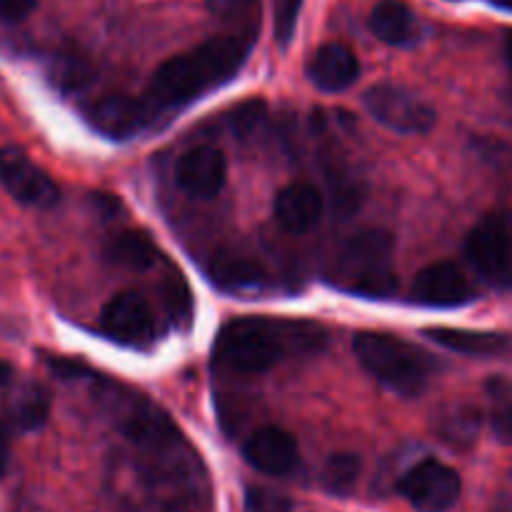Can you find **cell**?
Segmentation results:
<instances>
[{"label":"cell","instance_id":"cell-29","mask_svg":"<svg viewBox=\"0 0 512 512\" xmlns=\"http://www.w3.org/2000/svg\"><path fill=\"white\" fill-rule=\"evenodd\" d=\"M38 0H0V20L5 23H18L30 10L35 8Z\"/></svg>","mask_w":512,"mask_h":512},{"label":"cell","instance_id":"cell-33","mask_svg":"<svg viewBox=\"0 0 512 512\" xmlns=\"http://www.w3.org/2000/svg\"><path fill=\"white\" fill-rule=\"evenodd\" d=\"M505 58H508V65L512 68V33L508 35V40H505Z\"/></svg>","mask_w":512,"mask_h":512},{"label":"cell","instance_id":"cell-30","mask_svg":"<svg viewBox=\"0 0 512 512\" xmlns=\"http://www.w3.org/2000/svg\"><path fill=\"white\" fill-rule=\"evenodd\" d=\"M493 433L495 438L503 440V443H512V405L500 410L493 418Z\"/></svg>","mask_w":512,"mask_h":512},{"label":"cell","instance_id":"cell-20","mask_svg":"<svg viewBox=\"0 0 512 512\" xmlns=\"http://www.w3.org/2000/svg\"><path fill=\"white\" fill-rule=\"evenodd\" d=\"M5 413L18 430L43 428L50 415V398L40 385H20L5 400Z\"/></svg>","mask_w":512,"mask_h":512},{"label":"cell","instance_id":"cell-4","mask_svg":"<svg viewBox=\"0 0 512 512\" xmlns=\"http://www.w3.org/2000/svg\"><path fill=\"white\" fill-rule=\"evenodd\" d=\"M353 350L358 363L395 395L418 398L430 383L438 363L425 350L415 348L403 338L388 333H360L355 335Z\"/></svg>","mask_w":512,"mask_h":512},{"label":"cell","instance_id":"cell-23","mask_svg":"<svg viewBox=\"0 0 512 512\" xmlns=\"http://www.w3.org/2000/svg\"><path fill=\"white\" fill-rule=\"evenodd\" d=\"M205 5L215 18L238 25L253 38L255 25L260 23V0H205Z\"/></svg>","mask_w":512,"mask_h":512},{"label":"cell","instance_id":"cell-21","mask_svg":"<svg viewBox=\"0 0 512 512\" xmlns=\"http://www.w3.org/2000/svg\"><path fill=\"white\" fill-rule=\"evenodd\" d=\"M95 68L83 53L78 50H65V53L55 55L53 65H50V80L58 85L65 93H75L83 90L85 85L93 83Z\"/></svg>","mask_w":512,"mask_h":512},{"label":"cell","instance_id":"cell-31","mask_svg":"<svg viewBox=\"0 0 512 512\" xmlns=\"http://www.w3.org/2000/svg\"><path fill=\"white\" fill-rule=\"evenodd\" d=\"M5 468H8V440H5L3 428H0V478H3Z\"/></svg>","mask_w":512,"mask_h":512},{"label":"cell","instance_id":"cell-11","mask_svg":"<svg viewBox=\"0 0 512 512\" xmlns=\"http://www.w3.org/2000/svg\"><path fill=\"white\" fill-rule=\"evenodd\" d=\"M413 298L430 308H455L475 298L468 275L455 263L440 260V263L425 265L413 280Z\"/></svg>","mask_w":512,"mask_h":512},{"label":"cell","instance_id":"cell-27","mask_svg":"<svg viewBox=\"0 0 512 512\" xmlns=\"http://www.w3.org/2000/svg\"><path fill=\"white\" fill-rule=\"evenodd\" d=\"M245 512H293V503L288 495L273 488H248Z\"/></svg>","mask_w":512,"mask_h":512},{"label":"cell","instance_id":"cell-8","mask_svg":"<svg viewBox=\"0 0 512 512\" xmlns=\"http://www.w3.org/2000/svg\"><path fill=\"white\" fill-rule=\"evenodd\" d=\"M100 330L125 348H150L155 343L153 308L140 293L123 290L105 303Z\"/></svg>","mask_w":512,"mask_h":512},{"label":"cell","instance_id":"cell-13","mask_svg":"<svg viewBox=\"0 0 512 512\" xmlns=\"http://www.w3.org/2000/svg\"><path fill=\"white\" fill-rule=\"evenodd\" d=\"M243 455L265 475H288L298 465L300 450L293 435L283 428H258L243 445Z\"/></svg>","mask_w":512,"mask_h":512},{"label":"cell","instance_id":"cell-28","mask_svg":"<svg viewBox=\"0 0 512 512\" xmlns=\"http://www.w3.org/2000/svg\"><path fill=\"white\" fill-rule=\"evenodd\" d=\"M165 303H168L170 315L175 320H190V310H193V300H190V290L183 280H173L165 288Z\"/></svg>","mask_w":512,"mask_h":512},{"label":"cell","instance_id":"cell-17","mask_svg":"<svg viewBox=\"0 0 512 512\" xmlns=\"http://www.w3.org/2000/svg\"><path fill=\"white\" fill-rule=\"evenodd\" d=\"M370 30L383 43L405 48L420 38V23L408 3L403 0H380L370 13Z\"/></svg>","mask_w":512,"mask_h":512},{"label":"cell","instance_id":"cell-24","mask_svg":"<svg viewBox=\"0 0 512 512\" xmlns=\"http://www.w3.org/2000/svg\"><path fill=\"white\" fill-rule=\"evenodd\" d=\"M265 118H268V108L263 100H248L230 113V128L238 138H250L263 128Z\"/></svg>","mask_w":512,"mask_h":512},{"label":"cell","instance_id":"cell-2","mask_svg":"<svg viewBox=\"0 0 512 512\" xmlns=\"http://www.w3.org/2000/svg\"><path fill=\"white\" fill-rule=\"evenodd\" d=\"M325 340L313 323L273 318H240L220 330L213 360L220 370L238 375L268 373L290 353H305Z\"/></svg>","mask_w":512,"mask_h":512},{"label":"cell","instance_id":"cell-34","mask_svg":"<svg viewBox=\"0 0 512 512\" xmlns=\"http://www.w3.org/2000/svg\"><path fill=\"white\" fill-rule=\"evenodd\" d=\"M493 512H512V500H503L500 505H495Z\"/></svg>","mask_w":512,"mask_h":512},{"label":"cell","instance_id":"cell-6","mask_svg":"<svg viewBox=\"0 0 512 512\" xmlns=\"http://www.w3.org/2000/svg\"><path fill=\"white\" fill-rule=\"evenodd\" d=\"M465 253L485 280L512 288V215H490L470 230Z\"/></svg>","mask_w":512,"mask_h":512},{"label":"cell","instance_id":"cell-35","mask_svg":"<svg viewBox=\"0 0 512 512\" xmlns=\"http://www.w3.org/2000/svg\"><path fill=\"white\" fill-rule=\"evenodd\" d=\"M490 3H495V5H498V8L512 10V0H490Z\"/></svg>","mask_w":512,"mask_h":512},{"label":"cell","instance_id":"cell-10","mask_svg":"<svg viewBox=\"0 0 512 512\" xmlns=\"http://www.w3.org/2000/svg\"><path fill=\"white\" fill-rule=\"evenodd\" d=\"M155 110L150 108L148 100L130 98V95H103L95 103L88 105L85 118L98 130L100 135L113 140H125L138 135L140 130L148 128Z\"/></svg>","mask_w":512,"mask_h":512},{"label":"cell","instance_id":"cell-32","mask_svg":"<svg viewBox=\"0 0 512 512\" xmlns=\"http://www.w3.org/2000/svg\"><path fill=\"white\" fill-rule=\"evenodd\" d=\"M10 380H13V365L5 363V360H0V388H5Z\"/></svg>","mask_w":512,"mask_h":512},{"label":"cell","instance_id":"cell-18","mask_svg":"<svg viewBox=\"0 0 512 512\" xmlns=\"http://www.w3.org/2000/svg\"><path fill=\"white\" fill-rule=\"evenodd\" d=\"M210 280L225 293H250L268 285L263 265L245 255H218L208 268Z\"/></svg>","mask_w":512,"mask_h":512},{"label":"cell","instance_id":"cell-15","mask_svg":"<svg viewBox=\"0 0 512 512\" xmlns=\"http://www.w3.org/2000/svg\"><path fill=\"white\" fill-rule=\"evenodd\" d=\"M360 75V60L348 45L325 43L310 55L308 78L315 88L325 93H340L350 88Z\"/></svg>","mask_w":512,"mask_h":512},{"label":"cell","instance_id":"cell-16","mask_svg":"<svg viewBox=\"0 0 512 512\" xmlns=\"http://www.w3.org/2000/svg\"><path fill=\"white\" fill-rule=\"evenodd\" d=\"M433 343L450 353H460L465 358H503L512 353V340L503 333H485V330L465 328H428L425 330Z\"/></svg>","mask_w":512,"mask_h":512},{"label":"cell","instance_id":"cell-3","mask_svg":"<svg viewBox=\"0 0 512 512\" xmlns=\"http://www.w3.org/2000/svg\"><path fill=\"white\" fill-rule=\"evenodd\" d=\"M395 240L388 230H355L328 258L325 278L335 288L363 298H390L398 290Z\"/></svg>","mask_w":512,"mask_h":512},{"label":"cell","instance_id":"cell-19","mask_svg":"<svg viewBox=\"0 0 512 512\" xmlns=\"http://www.w3.org/2000/svg\"><path fill=\"white\" fill-rule=\"evenodd\" d=\"M103 258L108 260L115 268L125 270H148L153 268L155 260H158V248L153 245V240L145 233L138 230H123V233H115L113 238L105 243Z\"/></svg>","mask_w":512,"mask_h":512},{"label":"cell","instance_id":"cell-1","mask_svg":"<svg viewBox=\"0 0 512 512\" xmlns=\"http://www.w3.org/2000/svg\"><path fill=\"white\" fill-rule=\"evenodd\" d=\"M250 38L220 35L200 43L198 48L165 60L148 85V105L158 110L183 108L203 98L218 85L228 83L248 58Z\"/></svg>","mask_w":512,"mask_h":512},{"label":"cell","instance_id":"cell-22","mask_svg":"<svg viewBox=\"0 0 512 512\" xmlns=\"http://www.w3.org/2000/svg\"><path fill=\"white\" fill-rule=\"evenodd\" d=\"M363 470V460L355 453H335L323 465V488L333 495H348L355 488Z\"/></svg>","mask_w":512,"mask_h":512},{"label":"cell","instance_id":"cell-25","mask_svg":"<svg viewBox=\"0 0 512 512\" xmlns=\"http://www.w3.org/2000/svg\"><path fill=\"white\" fill-rule=\"evenodd\" d=\"M305 0H273V18H275V40L280 45H288L293 40L295 28H298L300 10Z\"/></svg>","mask_w":512,"mask_h":512},{"label":"cell","instance_id":"cell-7","mask_svg":"<svg viewBox=\"0 0 512 512\" xmlns=\"http://www.w3.org/2000/svg\"><path fill=\"white\" fill-rule=\"evenodd\" d=\"M400 495L420 512H445L460 498V475L440 460L413 465L398 483Z\"/></svg>","mask_w":512,"mask_h":512},{"label":"cell","instance_id":"cell-5","mask_svg":"<svg viewBox=\"0 0 512 512\" xmlns=\"http://www.w3.org/2000/svg\"><path fill=\"white\" fill-rule=\"evenodd\" d=\"M365 108L368 113L385 125L388 130L400 135H423L435 125L433 105L425 103L418 93L403 88V85L380 83L365 90Z\"/></svg>","mask_w":512,"mask_h":512},{"label":"cell","instance_id":"cell-12","mask_svg":"<svg viewBox=\"0 0 512 512\" xmlns=\"http://www.w3.org/2000/svg\"><path fill=\"white\" fill-rule=\"evenodd\" d=\"M225 178H228L225 155L210 145L185 150L175 163V183L193 198H215L223 190Z\"/></svg>","mask_w":512,"mask_h":512},{"label":"cell","instance_id":"cell-9","mask_svg":"<svg viewBox=\"0 0 512 512\" xmlns=\"http://www.w3.org/2000/svg\"><path fill=\"white\" fill-rule=\"evenodd\" d=\"M0 183L15 200L33 208H50L60 200L55 180L30 160L23 148H0Z\"/></svg>","mask_w":512,"mask_h":512},{"label":"cell","instance_id":"cell-26","mask_svg":"<svg viewBox=\"0 0 512 512\" xmlns=\"http://www.w3.org/2000/svg\"><path fill=\"white\" fill-rule=\"evenodd\" d=\"M480 430V418L475 410L470 408H458L453 415L445 418L443 425V433L450 443H468L478 435Z\"/></svg>","mask_w":512,"mask_h":512},{"label":"cell","instance_id":"cell-14","mask_svg":"<svg viewBox=\"0 0 512 512\" xmlns=\"http://www.w3.org/2000/svg\"><path fill=\"white\" fill-rule=\"evenodd\" d=\"M273 213L280 228L303 235L323 218V195L310 183H290L275 195Z\"/></svg>","mask_w":512,"mask_h":512}]
</instances>
